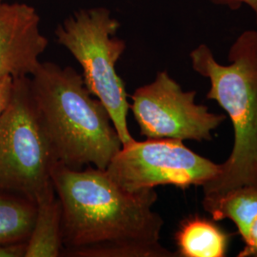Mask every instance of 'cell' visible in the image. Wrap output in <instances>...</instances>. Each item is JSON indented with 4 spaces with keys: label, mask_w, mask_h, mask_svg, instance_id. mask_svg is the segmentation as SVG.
I'll use <instances>...</instances> for the list:
<instances>
[{
    "label": "cell",
    "mask_w": 257,
    "mask_h": 257,
    "mask_svg": "<svg viewBox=\"0 0 257 257\" xmlns=\"http://www.w3.org/2000/svg\"><path fill=\"white\" fill-rule=\"evenodd\" d=\"M212 4L226 7L231 11L239 10L242 6H247L252 11L257 24V0H210Z\"/></svg>",
    "instance_id": "cell-14"
},
{
    "label": "cell",
    "mask_w": 257,
    "mask_h": 257,
    "mask_svg": "<svg viewBox=\"0 0 257 257\" xmlns=\"http://www.w3.org/2000/svg\"><path fill=\"white\" fill-rule=\"evenodd\" d=\"M175 240L180 256L223 257L229 235L211 221L193 215L180 222Z\"/></svg>",
    "instance_id": "cell-10"
},
{
    "label": "cell",
    "mask_w": 257,
    "mask_h": 257,
    "mask_svg": "<svg viewBox=\"0 0 257 257\" xmlns=\"http://www.w3.org/2000/svg\"><path fill=\"white\" fill-rule=\"evenodd\" d=\"M36 214L37 203L18 194L0 193V244L27 242Z\"/></svg>",
    "instance_id": "cell-11"
},
{
    "label": "cell",
    "mask_w": 257,
    "mask_h": 257,
    "mask_svg": "<svg viewBox=\"0 0 257 257\" xmlns=\"http://www.w3.org/2000/svg\"><path fill=\"white\" fill-rule=\"evenodd\" d=\"M190 58L193 71L210 81L207 98L226 110L233 128L232 151L220 175L202 186L204 206L240 187H257V30L235 39L229 64H220L207 44L193 49Z\"/></svg>",
    "instance_id": "cell-3"
},
{
    "label": "cell",
    "mask_w": 257,
    "mask_h": 257,
    "mask_svg": "<svg viewBox=\"0 0 257 257\" xmlns=\"http://www.w3.org/2000/svg\"><path fill=\"white\" fill-rule=\"evenodd\" d=\"M195 96V91H184L167 71H161L153 82L136 90L130 110L140 135L147 139L211 141V133L226 115L212 113L207 106L196 104Z\"/></svg>",
    "instance_id": "cell-7"
},
{
    "label": "cell",
    "mask_w": 257,
    "mask_h": 257,
    "mask_svg": "<svg viewBox=\"0 0 257 257\" xmlns=\"http://www.w3.org/2000/svg\"><path fill=\"white\" fill-rule=\"evenodd\" d=\"M52 177L62 207L61 256H177L160 243L155 189L127 192L95 167L57 163Z\"/></svg>",
    "instance_id": "cell-1"
},
{
    "label": "cell",
    "mask_w": 257,
    "mask_h": 257,
    "mask_svg": "<svg viewBox=\"0 0 257 257\" xmlns=\"http://www.w3.org/2000/svg\"><path fill=\"white\" fill-rule=\"evenodd\" d=\"M39 23L34 7L0 2V78L30 77L37 71L39 57L48 46Z\"/></svg>",
    "instance_id": "cell-8"
},
{
    "label": "cell",
    "mask_w": 257,
    "mask_h": 257,
    "mask_svg": "<svg viewBox=\"0 0 257 257\" xmlns=\"http://www.w3.org/2000/svg\"><path fill=\"white\" fill-rule=\"evenodd\" d=\"M62 255V207L55 191L37 202V214L25 257Z\"/></svg>",
    "instance_id": "cell-9"
},
{
    "label": "cell",
    "mask_w": 257,
    "mask_h": 257,
    "mask_svg": "<svg viewBox=\"0 0 257 257\" xmlns=\"http://www.w3.org/2000/svg\"><path fill=\"white\" fill-rule=\"evenodd\" d=\"M30 88L57 163L106 170L123 145L109 111L92 97L82 75L71 67L41 62L30 76Z\"/></svg>",
    "instance_id": "cell-2"
},
{
    "label": "cell",
    "mask_w": 257,
    "mask_h": 257,
    "mask_svg": "<svg viewBox=\"0 0 257 257\" xmlns=\"http://www.w3.org/2000/svg\"><path fill=\"white\" fill-rule=\"evenodd\" d=\"M56 164L33 101L30 77L15 78L9 105L0 114V193L37 203L55 191Z\"/></svg>",
    "instance_id": "cell-5"
},
{
    "label": "cell",
    "mask_w": 257,
    "mask_h": 257,
    "mask_svg": "<svg viewBox=\"0 0 257 257\" xmlns=\"http://www.w3.org/2000/svg\"><path fill=\"white\" fill-rule=\"evenodd\" d=\"M245 245L244 249L240 251L239 257L257 256V216L249 226Z\"/></svg>",
    "instance_id": "cell-13"
},
{
    "label": "cell",
    "mask_w": 257,
    "mask_h": 257,
    "mask_svg": "<svg viewBox=\"0 0 257 257\" xmlns=\"http://www.w3.org/2000/svg\"><path fill=\"white\" fill-rule=\"evenodd\" d=\"M2 1H6V0H0V2H2Z\"/></svg>",
    "instance_id": "cell-17"
},
{
    "label": "cell",
    "mask_w": 257,
    "mask_h": 257,
    "mask_svg": "<svg viewBox=\"0 0 257 257\" xmlns=\"http://www.w3.org/2000/svg\"><path fill=\"white\" fill-rule=\"evenodd\" d=\"M14 89V78L6 76L0 78V114L9 105Z\"/></svg>",
    "instance_id": "cell-15"
},
{
    "label": "cell",
    "mask_w": 257,
    "mask_h": 257,
    "mask_svg": "<svg viewBox=\"0 0 257 257\" xmlns=\"http://www.w3.org/2000/svg\"><path fill=\"white\" fill-rule=\"evenodd\" d=\"M118 20L104 7L81 9L56 28V41L82 67L86 88L110 113L122 145L135 138L128 127L130 103L125 85L116 73V63L126 50L118 37Z\"/></svg>",
    "instance_id": "cell-4"
},
{
    "label": "cell",
    "mask_w": 257,
    "mask_h": 257,
    "mask_svg": "<svg viewBox=\"0 0 257 257\" xmlns=\"http://www.w3.org/2000/svg\"><path fill=\"white\" fill-rule=\"evenodd\" d=\"M27 242L0 244V257H25Z\"/></svg>",
    "instance_id": "cell-16"
},
{
    "label": "cell",
    "mask_w": 257,
    "mask_h": 257,
    "mask_svg": "<svg viewBox=\"0 0 257 257\" xmlns=\"http://www.w3.org/2000/svg\"><path fill=\"white\" fill-rule=\"evenodd\" d=\"M216 164L190 150L178 139H134L123 145L105 170L123 190L135 193L157 186L181 189L204 186L220 175Z\"/></svg>",
    "instance_id": "cell-6"
},
{
    "label": "cell",
    "mask_w": 257,
    "mask_h": 257,
    "mask_svg": "<svg viewBox=\"0 0 257 257\" xmlns=\"http://www.w3.org/2000/svg\"><path fill=\"white\" fill-rule=\"evenodd\" d=\"M204 209L215 221L226 218L232 221L245 242L249 226L257 216V187L243 186L232 190L215 201L204 205Z\"/></svg>",
    "instance_id": "cell-12"
}]
</instances>
